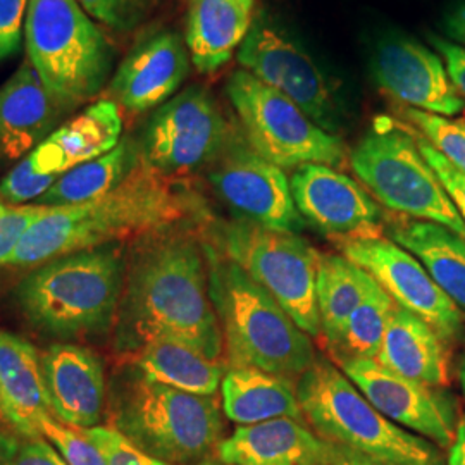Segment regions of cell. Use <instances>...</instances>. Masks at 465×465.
<instances>
[{"label": "cell", "mask_w": 465, "mask_h": 465, "mask_svg": "<svg viewBox=\"0 0 465 465\" xmlns=\"http://www.w3.org/2000/svg\"><path fill=\"white\" fill-rule=\"evenodd\" d=\"M113 331L114 349L126 359L167 340L221 362L224 340L205 259L193 238L161 236L134 250Z\"/></svg>", "instance_id": "obj_1"}, {"label": "cell", "mask_w": 465, "mask_h": 465, "mask_svg": "<svg viewBox=\"0 0 465 465\" xmlns=\"http://www.w3.org/2000/svg\"><path fill=\"white\" fill-rule=\"evenodd\" d=\"M183 202L143 161L114 190L71 207H50L21 238L7 266H40L80 250L123 243L180 219Z\"/></svg>", "instance_id": "obj_2"}, {"label": "cell", "mask_w": 465, "mask_h": 465, "mask_svg": "<svg viewBox=\"0 0 465 465\" xmlns=\"http://www.w3.org/2000/svg\"><path fill=\"white\" fill-rule=\"evenodd\" d=\"M128 261L124 243L50 259L17 284L19 311L38 331L57 340L105 334L116 324Z\"/></svg>", "instance_id": "obj_3"}, {"label": "cell", "mask_w": 465, "mask_h": 465, "mask_svg": "<svg viewBox=\"0 0 465 465\" xmlns=\"http://www.w3.org/2000/svg\"><path fill=\"white\" fill-rule=\"evenodd\" d=\"M111 428L134 447L171 465L209 459L223 436L214 397H202L152 381L134 366L117 372L109 393Z\"/></svg>", "instance_id": "obj_4"}, {"label": "cell", "mask_w": 465, "mask_h": 465, "mask_svg": "<svg viewBox=\"0 0 465 465\" xmlns=\"http://www.w3.org/2000/svg\"><path fill=\"white\" fill-rule=\"evenodd\" d=\"M209 295L232 367H255L284 378H300L316 362L311 336L249 274L207 252Z\"/></svg>", "instance_id": "obj_5"}, {"label": "cell", "mask_w": 465, "mask_h": 465, "mask_svg": "<svg viewBox=\"0 0 465 465\" xmlns=\"http://www.w3.org/2000/svg\"><path fill=\"white\" fill-rule=\"evenodd\" d=\"M303 419L332 445L388 465H447L438 447L391 422L331 362L316 359L297 381Z\"/></svg>", "instance_id": "obj_6"}, {"label": "cell", "mask_w": 465, "mask_h": 465, "mask_svg": "<svg viewBox=\"0 0 465 465\" xmlns=\"http://www.w3.org/2000/svg\"><path fill=\"white\" fill-rule=\"evenodd\" d=\"M28 61L67 113L94 99L113 71L114 52L76 0H28Z\"/></svg>", "instance_id": "obj_7"}, {"label": "cell", "mask_w": 465, "mask_h": 465, "mask_svg": "<svg viewBox=\"0 0 465 465\" xmlns=\"http://www.w3.org/2000/svg\"><path fill=\"white\" fill-rule=\"evenodd\" d=\"M350 166L386 209L465 238L464 219L412 134L393 126L371 130L351 150Z\"/></svg>", "instance_id": "obj_8"}, {"label": "cell", "mask_w": 465, "mask_h": 465, "mask_svg": "<svg viewBox=\"0 0 465 465\" xmlns=\"http://www.w3.org/2000/svg\"><path fill=\"white\" fill-rule=\"evenodd\" d=\"M226 94L250 147L282 169L305 164L340 166L345 147L322 130L297 104L262 84L245 69L234 71Z\"/></svg>", "instance_id": "obj_9"}, {"label": "cell", "mask_w": 465, "mask_h": 465, "mask_svg": "<svg viewBox=\"0 0 465 465\" xmlns=\"http://www.w3.org/2000/svg\"><path fill=\"white\" fill-rule=\"evenodd\" d=\"M223 255L261 284L302 331L321 334L317 311L321 253L307 240L295 232L236 223L223 230Z\"/></svg>", "instance_id": "obj_10"}, {"label": "cell", "mask_w": 465, "mask_h": 465, "mask_svg": "<svg viewBox=\"0 0 465 465\" xmlns=\"http://www.w3.org/2000/svg\"><path fill=\"white\" fill-rule=\"evenodd\" d=\"M232 134L209 90L190 86L153 113L142 142V161L164 178L190 174L211 166Z\"/></svg>", "instance_id": "obj_11"}, {"label": "cell", "mask_w": 465, "mask_h": 465, "mask_svg": "<svg viewBox=\"0 0 465 465\" xmlns=\"http://www.w3.org/2000/svg\"><path fill=\"white\" fill-rule=\"evenodd\" d=\"M238 63L262 84L297 104L322 130L338 128L340 109L334 92L314 59L266 17L252 21L238 49Z\"/></svg>", "instance_id": "obj_12"}, {"label": "cell", "mask_w": 465, "mask_h": 465, "mask_svg": "<svg viewBox=\"0 0 465 465\" xmlns=\"http://www.w3.org/2000/svg\"><path fill=\"white\" fill-rule=\"evenodd\" d=\"M214 192L245 223L264 230L297 232L303 230V217L292 195L284 169L261 157L232 134L230 143L207 167Z\"/></svg>", "instance_id": "obj_13"}, {"label": "cell", "mask_w": 465, "mask_h": 465, "mask_svg": "<svg viewBox=\"0 0 465 465\" xmlns=\"http://www.w3.org/2000/svg\"><path fill=\"white\" fill-rule=\"evenodd\" d=\"M341 255L381 286L391 300L428 322L443 340H457L465 328V314L441 292L416 257L388 238L340 240Z\"/></svg>", "instance_id": "obj_14"}, {"label": "cell", "mask_w": 465, "mask_h": 465, "mask_svg": "<svg viewBox=\"0 0 465 465\" xmlns=\"http://www.w3.org/2000/svg\"><path fill=\"white\" fill-rule=\"evenodd\" d=\"M340 366L359 391L391 422L441 449L453 445L457 426L451 403L431 386L400 376L371 359L345 361Z\"/></svg>", "instance_id": "obj_15"}, {"label": "cell", "mask_w": 465, "mask_h": 465, "mask_svg": "<svg viewBox=\"0 0 465 465\" xmlns=\"http://www.w3.org/2000/svg\"><path fill=\"white\" fill-rule=\"evenodd\" d=\"M292 195L300 216L340 240L381 236L382 211L366 188L324 164L293 169Z\"/></svg>", "instance_id": "obj_16"}, {"label": "cell", "mask_w": 465, "mask_h": 465, "mask_svg": "<svg viewBox=\"0 0 465 465\" xmlns=\"http://www.w3.org/2000/svg\"><path fill=\"white\" fill-rule=\"evenodd\" d=\"M374 76L405 107L453 117L465 100L450 80L441 55L409 38H388L374 54Z\"/></svg>", "instance_id": "obj_17"}, {"label": "cell", "mask_w": 465, "mask_h": 465, "mask_svg": "<svg viewBox=\"0 0 465 465\" xmlns=\"http://www.w3.org/2000/svg\"><path fill=\"white\" fill-rule=\"evenodd\" d=\"M42 371L52 417L76 430L100 426L107 384L95 351L67 341L54 343L42 353Z\"/></svg>", "instance_id": "obj_18"}, {"label": "cell", "mask_w": 465, "mask_h": 465, "mask_svg": "<svg viewBox=\"0 0 465 465\" xmlns=\"http://www.w3.org/2000/svg\"><path fill=\"white\" fill-rule=\"evenodd\" d=\"M188 71L190 54L180 35H150L117 67L111 80V95L130 113H145L173 99Z\"/></svg>", "instance_id": "obj_19"}, {"label": "cell", "mask_w": 465, "mask_h": 465, "mask_svg": "<svg viewBox=\"0 0 465 465\" xmlns=\"http://www.w3.org/2000/svg\"><path fill=\"white\" fill-rule=\"evenodd\" d=\"M336 453V445L295 417L240 426L216 449L224 465H331Z\"/></svg>", "instance_id": "obj_20"}, {"label": "cell", "mask_w": 465, "mask_h": 465, "mask_svg": "<svg viewBox=\"0 0 465 465\" xmlns=\"http://www.w3.org/2000/svg\"><path fill=\"white\" fill-rule=\"evenodd\" d=\"M66 113L25 61L0 86V159H25L57 130Z\"/></svg>", "instance_id": "obj_21"}, {"label": "cell", "mask_w": 465, "mask_h": 465, "mask_svg": "<svg viewBox=\"0 0 465 465\" xmlns=\"http://www.w3.org/2000/svg\"><path fill=\"white\" fill-rule=\"evenodd\" d=\"M52 416L42 371V353L15 332L0 330V419L23 440L44 438Z\"/></svg>", "instance_id": "obj_22"}, {"label": "cell", "mask_w": 465, "mask_h": 465, "mask_svg": "<svg viewBox=\"0 0 465 465\" xmlns=\"http://www.w3.org/2000/svg\"><path fill=\"white\" fill-rule=\"evenodd\" d=\"M121 134L123 119L116 102L99 100L59 126L26 157L35 173L63 176L69 169L116 149Z\"/></svg>", "instance_id": "obj_23"}, {"label": "cell", "mask_w": 465, "mask_h": 465, "mask_svg": "<svg viewBox=\"0 0 465 465\" xmlns=\"http://www.w3.org/2000/svg\"><path fill=\"white\" fill-rule=\"evenodd\" d=\"M374 361L400 376L426 386H443L449 382V361L443 338L428 322L397 303Z\"/></svg>", "instance_id": "obj_24"}, {"label": "cell", "mask_w": 465, "mask_h": 465, "mask_svg": "<svg viewBox=\"0 0 465 465\" xmlns=\"http://www.w3.org/2000/svg\"><path fill=\"white\" fill-rule=\"evenodd\" d=\"M186 49L203 74L216 73L240 49L252 11L232 0H186Z\"/></svg>", "instance_id": "obj_25"}, {"label": "cell", "mask_w": 465, "mask_h": 465, "mask_svg": "<svg viewBox=\"0 0 465 465\" xmlns=\"http://www.w3.org/2000/svg\"><path fill=\"white\" fill-rule=\"evenodd\" d=\"M221 395L226 417L242 426L280 417L303 419L292 378L255 367H232L221 382Z\"/></svg>", "instance_id": "obj_26"}, {"label": "cell", "mask_w": 465, "mask_h": 465, "mask_svg": "<svg viewBox=\"0 0 465 465\" xmlns=\"http://www.w3.org/2000/svg\"><path fill=\"white\" fill-rule=\"evenodd\" d=\"M390 240L411 252L434 282L465 314V238L428 221H399Z\"/></svg>", "instance_id": "obj_27"}, {"label": "cell", "mask_w": 465, "mask_h": 465, "mask_svg": "<svg viewBox=\"0 0 465 465\" xmlns=\"http://www.w3.org/2000/svg\"><path fill=\"white\" fill-rule=\"evenodd\" d=\"M128 359L152 381L202 397H214L226 374L221 362L180 341H152Z\"/></svg>", "instance_id": "obj_28"}, {"label": "cell", "mask_w": 465, "mask_h": 465, "mask_svg": "<svg viewBox=\"0 0 465 465\" xmlns=\"http://www.w3.org/2000/svg\"><path fill=\"white\" fill-rule=\"evenodd\" d=\"M138 166V152L130 140H121L116 149L73 167L64 173L45 195L35 202L44 207H71L99 199L114 190L134 167Z\"/></svg>", "instance_id": "obj_29"}, {"label": "cell", "mask_w": 465, "mask_h": 465, "mask_svg": "<svg viewBox=\"0 0 465 465\" xmlns=\"http://www.w3.org/2000/svg\"><path fill=\"white\" fill-rule=\"evenodd\" d=\"M376 282L345 255H321L317 271V311L321 334L328 345L336 340L350 314L366 299Z\"/></svg>", "instance_id": "obj_30"}, {"label": "cell", "mask_w": 465, "mask_h": 465, "mask_svg": "<svg viewBox=\"0 0 465 465\" xmlns=\"http://www.w3.org/2000/svg\"><path fill=\"white\" fill-rule=\"evenodd\" d=\"M395 302L376 282L366 299L350 314L341 331L330 345L338 362L371 359L374 361L381 349L384 331Z\"/></svg>", "instance_id": "obj_31"}, {"label": "cell", "mask_w": 465, "mask_h": 465, "mask_svg": "<svg viewBox=\"0 0 465 465\" xmlns=\"http://www.w3.org/2000/svg\"><path fill=\"white\" fill-rule=\"evenodd\" d=\"M400 113L416 126L422 138L438 150L451 166L465 173V121L438 116L412 107H403Z\"/></svg>", "instance_id": "obj_32"}, {"label": "cell", "mask_w": 465, "mask_h": 465, "mask_svg": "<svg viewBox=\"0 0 465 465\" xmlns=\"http://www.w3.org/2000/svg\"><path fill=\"white\" fill-rule=\"evenodd\" d=\"M42 434L63 455L67 465H107L102 450L82 430L47 417L42 424Z\"/></svg>", "instance_id": "obj_33"}, {"label": "cell", "mask_w": 465, "mask_h": 465, "mask_svg": "<svg viewBox=\"0 0 465 465\" xmlns=\"http://www.w3.org/2000/svg\"><path fill=\"white\" fill-rule=\"evenodd\" d=\"M94 21L116 30L130 32L149 16L155 0H76Z\"/></svg>", "instance_id": "obj_34"}, {"label": "cell", "mask_w": 465, "mask_h": 465, "mask_svg": "<svg viewBox=\"0 0 465 465\" xmlns=\"http://www.w3.org/2000/svg\"><path fill=\"white\" fill-rule=\"evenodd\" d=\"M61 176L38 174L35 173L28 157L21 159L15 169H11L0 183V200L11 205H28L35 203L42 195H45Z\"/></svg>", "instance_id": "obj_35"}, {"label": "cell", "mask_w": 465, "mask_h": 465, "mask_svg": "<svg viewBox=\"0 0 465 465\" xmlns=\"http://www.w3.org/2000/svg\"><path fill=\"white\" fill-rule=\"evenodd\" d=\"M49 211L50 207L44 205H11L0 200V267L7 266L25 232Z\"/></svg>", "instance_id": "obj_36"}, {"label": "cell", "mask_w": 465, "mask_h": 465, "mask_svg": "<svg viewBox=\"0 0 465 465\" xmlns=\"http://www.w3.org/2000/svg\"><path fill=\"white\" fill-rule=\"evenodd\" d=\"M82 431L102 450L107 465H171L136 449L111 426H95Z\"/></svg>", "instance_id": "obj_37"}, {"label": "cell", "mask_w": 465, "mask_h": 465, "mask_svg": "<svg viewBox=\"0 0 465 465\" xmlns=\"http://www.w3.org/2000/svg\"><path fill=\"white\" fill-rule=\"evenodd\" d=\"M417 145L428 164L434 169L440 182L445 186L450 199L455 203L459 214L462 216L465 223V173L459 171L457 167L451 166L449 161L431 147L422 136H416Z\"/></svg>", "instance_id": "obj_38"}, {"label": "cell", "mask_w": 465, "mask_h": 465, "mask_svg": "<svg viewBox=\"0 0 465 465\" xmlns=\"http://www.w3.org/2000/svg\"><path fill=\"white\" fill-rule=\"evenodd\" d=\"M28 0H0V61L11 57L25 36Z\"/></svg>", "instance_id": "obj_39"}, {"label": "cell", "mask_w": 465, "mask_h": 465, "mask_svg": "<svg viewBox=\"0 0 465 465\" xmlns=\"http://www.w3.org/2000/svg\"><path fill=\"white\" fill-rule=\"evenodd\" d=\"M15 465H67L63 455L45 438L23 440Z\"/></svg>", "instance_id": "obj_40"}, {"label": "cell", "mask_w": 465, "mask_h": 465, "mask_svg": "<svg viewBox=\"0 0 465 465\" xmlns=\"http://www.w3.org/2000/svg\"><path fill=\"white\" fill-rule=\"evenodd\" d=\"M432 45L445 61L450 80L455 84L457 92L465 100V47L460 44H451L438 36H431Z\"/></svg>", "instance_id": "obj_41"}, {"label": "cell", "mask_w": 465, "mask_h": 465, "mask_svg": "<svg viewBox=\"0 0 465 465\" xmlns=\"http://www.w3.org/2000/svg\"><path fill=\"white\" fill-rule=\"evenodd\" d=\"M21 436L0 426V465H15L21 447Z\"/></svg>", "instance_id": "obj_42"}, {"label": "cell", "mask_w": 465, "mask_h": 465, "mask_svg": "<svg viewBox=\"0 0 465 465\" xmlns=\"http://www.w3.org/2000/svg\"><path fill=\"white\" fill-rule=\"evenodd\" d=\"M338 447V445H336ZM331 465H388L382 464L380 460H374V459H369L366 455H361L357 451H351L349 449H343V447H338V453L334 457Z\"/></svg>", "instance_id": "obj_43"}, {"label": "cell", "mask_w": 465, "mask_h": 465, "mask_svg": "<svg viewBox=\"0 0 465 465\" xmlns=\"http://www.w3.org/2000/svg\"><path fill=\"white\" fill-rule=\"evenodd\" d=\"M447 465H465V417L462 419V422L457 426L455 441L450 447Z\"/></svg>", "instance_id": "obj_44"}, {"label": "cell", "mask_w": 465, "mask_h": 465, "mask_svg": "<svg viewBox=\"0 0 465 465\" xmlns=\"http://www.w3.org/2000/svg\"><path fill=\"white\" fill-rule=\"evenodd\" d=\"M449 34L465 47V4L459 5L449 17Z\"/></svg>", "instance_id": "obj_45"}, {"label": "cell", "mask_w": 465, "mask_h": 465, "mask_svg": "<svg viewBox=\"0 0 465 465\" xmlns=\"http://www.w3.org/2000/svg\"><path fill=\"white\" fill-rule=\"evenodd\" d=\"M232 2H236V4L243 5V7H245V9H249V11L253 9V4H255V0H232Z\"/></svg>", "instance_id": "obj_46"}, {"label": "cell", "mask_w": 465, "mask_h": 465, "mask_svg": "<svg viewBox=\"0 0 465 465\" xmlns=\"http://www.w3.org/2000/svg\"><path fill=\"white\" fill-rule=\"evenodd\" d=\"M460 384H462V391L465 395V359L462 361V366H460Z\"/></svg>", "instance_id": "obj_47"}, {"label": "cell", "mask_w": 465, "mask_h": 465, "mask_svg": "<svg viewBox=\"0 0 465 465\" xmlns=\"http://www.w3.org/2000/svg\"><path fill=\"white\" fill-rule=\"evenodd\" d=\"M195 465H224L223 462H219V460H214V459H205V460H202L199 464Z\"/></svg>", "instance_id": "obj_48"}]
</instances>
